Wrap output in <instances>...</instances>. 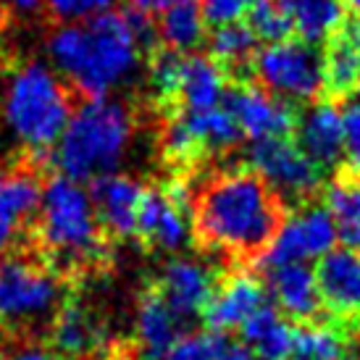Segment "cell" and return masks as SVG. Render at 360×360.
Masks as SVG:
<instances>
[{
    "instance_id": "6da1fadb",
    "label": "cell",
    "mask_w": 360,
    "mask_h": 360,
    "mask_svg": "<svg viewBox=\"0 0 360 360\" xmlns=\"http://www.w3.org/2000/svg\"><path fill=\"white\" fill-rule=\"evenodd\" d=\"M287 219V208L250 169L210 176L192 192V234L205 250L234 260H255Z\"/></svg>"
},
{
    "instance_id": "7a4b0ae2",
    "label": "cell",
    "mask_w": 360,
    "mask_h": 360,
    "mask_svg": "<svg viewBox=\"0 0 360 360\" xmlns=\"http://www.w3.org/2000/svg\"><path fill=\"white\" fill-rule=\"evenodd\" d=\"M48 53L74 95L87 101L108 98L137 74L142 58H150L124 11H108L82 24H60L48 37Z\"/></svg>"
},
{
    "instance_id": "3957f363",
    "label": "cell",
    "mask_w": 360,
    "mask_h": 360,
    "mask_svg": "<svg viewBox=\"0 0 360 360\" xmlns=\"http://www.w3.org/2000/svg\"><path fill=\"white\" fill-rule=\"evenodd\" d=\"M30 250L37 252L69 287L90 271L103 269L108 237L98 221L90 192L66 176L45 181Z\"/></svg>"
},
{
    "instance_id": "277c9868",
    "label": "cell",
    "mask_w": 360,
    "mask_h": 360,
    "mask_svg": "<svg viewBox=\"0 0 360 360\" xmlns=\"http://www.w3.org/2000/svg\"><path fill=\"white\" fill-rule=\"evenodd\" d=\"M77 95L42 60H24L6 71L0 116L24 155L48 160L77 108Z\"/></svg>"
},
{
    "instance_id": "5b68a950",
    "label": "cell",
    "mask_w": 360,
    "mask_h": 360,
    "mask_svg": "<svg viewBox=\"0 0 360 360\" xmlns=\"http://www.w3.org/2000/svg\"><path fill=\"white\" fill-rule=\"evenodd\" d=\"M134 134V113L129 105L110 98L79 103L71 113L56 148L60 176L95 181L119 169Z\"/></svg>"
},
{
    "instance_id": "8992f818",
    "label": "cell",
    "mask_w": 360,
    "mask_h": 360,
    "mask_svg": "<svg viewBox=\"0 0 360 360\" xmlns=\"http://www.w3.org/2000/svg\"><path fill=\"white\" fill-rule=\"evenodd\" d=\"M69 297V284L30 248L0 258V334L48 337Z\"/></svg>"
},
{
    "instance_id": "52a82bcc",
    "label": "cell",
    "mask_w": 360,
    "mask_h": 360,
    "mask_svg": "<svg viewBox=\"0 0 360 360\" xmlns=\"http://www.w3.org/2000/svg\"><path fill=\"white\" fill-rule=\"evenodd\" d=\"M258 87L279 101H316L323 92V56L300 40H281L266 45L252 58Z\"/></svg>"
},
{
    "instance_id": "ba28073f",
    "label": "cell",
    "mask_w": 360,
    "mask_h": 360,
    "mask_svg": "<svg viewBox=\"0 0 360 360\" xmlns=\"http://www.w3.org/2000/svg\"><path fill=\"white\" fill-rule=\"evenodd\" d=\"M45 160L16 155L0 166V255L30 248L42 198Z\"/></svg>"
},
{
    "instance_id": "9c48e42d",
    "label": "cell",
    "mask_w": 360,
    "mask_h": 360,
    "mask_svg": "<svg viewBox=\"0 0 360 360\" xmlns=\"http://www.w3.org/2000/svg\"><path fill=\"white\" fill-rule=\"evenodd\" d=\"M248 160H250L248 169L255 171L279 195L284 205L310 200L321 187V169L290 137L252 142Z\"/></svg>"
},
{
    "instance_id": "30bf717a",
    "label": "cell",
    "mask_w": 360,
    "mask_h": 360,
    "mask_svg": "<svg viewBox=\"0 0 360 360\" xmlns=\"http://www.w3.org/2000/svg\"><path fill=\"white\" fill-rule=\"evenodd\" d=\"M337 245V229L329 210L323 205H305L297 213L284 219L279 231L274 234L269 248L260 252V269H279L292 263H305L313 258H323Z\"/></svg>"
},
{
    "instance_id": "8fae6325",
    "label": "cell",
    "mask_w": 360,
    "mask_h": 360,
    "mask_svg": "<svg viewBox=\"0 0 360 360\" xmlns=\"http://www.w3.org/2000/svg\"><path fill=\"white\" fill-rule=\"evenodd\" d=\"M224 108L237 121L242 137H250L252 142L287 140L297 127V116L287 103L250 82L226 87Z\"/></svg>"
},
{
    "instance_id": "7c38bea8",
    "label": "cell",
    "mask_w": 360,
    "mask_h": 360,
    "mask_svg": "<svg viewBox=\"0 0 360 360\" xmlns=\"http://www.w3.org/2000/svg\"><path fill=\"white\" fill-rule=\"evenodd\" d=\"M190 205L171 195L169 187H145L137 208V231L142 245L153 250L176 252L190 242Z\"/></svg>"
},
{
    "instance_id": "4fadbf2b",
    "label": "cell",
    "mask_w": 360,
    "mask_h": 360,
    "mask_svg": "<svg viewBox=\"0 0 360 360\" xmlns=\"http://www.w3.org/2000/svg\"><path fill=\"white\" fill-rule=\"evenodd\" d=\"M216 284L219 281L208 266H202L198 260L176 258L163 266L160 276L153 281V290L163 297V302L181 323H187L190 319L202 316Z\"/></svg>"
},
{
    "instance_id": "5bb4252c",
    "label": "cell",
    "mask_w": 360,
    "mask_h": 360,
    "mask_svg": "<svg viewBox=\"0 0 360 360\" xmlns=\"http://www.w3.org/2000/svg\"><path fill=\"white\" fill-rule=\"evenodd\" d=\"M56 355L66 358H90V355H103L108 358L113 352V337L103 326L98 316L77 297H69L58 310L48 331Z\"/></svg>"
},
{
    "instance_id": "9a60e30c",
    "label": "cell",
    "mask_w": 360,
    "mask_h": 360,
    "mask_svg": "<svg viewBox=\"0 0 360 360\" xmlns=\"http://www.w3.org/2000/svg\"><path fill=\"white\" fill-rule=\"evenodd\" d=\"M319 284L321 308H326L334 319H360V252L334 250L326 252L313 269Z\"/></svg>"
},
{
    "instance_id": "2e32d148",
    "label": "cell",
    "mask_w": 360,
    "mask_h": 360,
    "mask_svg": "<svg viewBox=\"0 0 360 360\" xmlns=\"http://www.w3.org/2000/svg\"><path fill=\"white\" fill-rule=\"evenodd\" d=\"M266 305V287L248 271H231L216 284L213 297L202 310V321L213 334L240 329L252 313Z\"/></svg>"
},
{
    "instance_id": "e0dca14e",
    "label": "cell",
    "mask_w": 360,
    "mask_h": 360,
    "mask_svg": "<svg viewBox=\"0 0 360 360\" xmlns=\"http://www.w3.org/2000/svg\"><path fill=\"white\" fill-rule=\"evenodd\" d=\"M140 181L129 176H101L92 181L90 200L108 240H129L137 231V208L142 198Z\"/></svg>"
},
{
    "instance_id": "ac0fdd59",
    "label": "cell",
    "mask_w": 360,
    "mask_h": 360,
    "mask_svg": "<svg viewBox=\"0 0 360 360\" xmlns=\"http://www.w3.org/2000/svg\"><path fill=\"white\" fill-rule=\"evenodd\" d=\"M297 145L321 171L334 169L345 150L342 110L331 101L313 103L297 119Z\"/></svg>"
},
{
    "instance_id": "d6986e66",
    "label": "cell",
    "mask_w": 360,
    "mask_h": 360,
    "mask_svg": "<svg viewBox=\"0 0 360 360\" xmlns=\"http://www.w3.org/2000/svg\"><path fill=\"white\" fill-rule=\"evenodd\" d=\"M266 284L274 297V308L279 310L287 321L297 323H316V316L321 310L319 284L316 274L305 263H292L279 269L266 271Z\"/></svg>"
},
{
    "instance_id": "ffe728a7",
    "label": "cell",
    "mask_w": 360,
    "mask_h": 360,
    "mask_svg": "<svg viewBox=\"0 0 360 360\" xmlns=\"http://www.w3.org/2000/svg\"><path fill=\"white\" fill-rule=\"evenodd\" d=\"M323 56V90L331 101L350 98L360 87V21H345L326 42Z\"/></svg>"
},
{
    "instance_id": "44dd1931",
    "label": "cell",
    "mask_w": 360,
    "mask_h": 360,
    "mask_svg": "<svg viewBox=\"0 0 360 360\" xmlns=\"http://www.w3.org/2000/svg\"><path fill=\"white\" fill-rule=\"evenodd\" d=\"M224 92L226 71L208 56H190L181 60L176 101L171 110H213L224 105Z\"/></svg>"
},
{
    "instance_id": "7402d4cb",
    "label": "cell",
    "mask_w": 360,
    "mask_h": 360,
    "mask_svg": "<svg viewBox=\"0 0 360 360\" xmlns=\"http://www.w3.org/2000/svg\"><path fill=\"white\" fill-rule=\"evenodd\" d=\"M181 326L184 323L171 313L163 297L153 290V284L142 292L137 302V319H134V337L140 342L145 360L158 358L163 350H169L181 337Z\"/></svg>"
},
{
    "instance_id": "603a6c76",
    "label": "cell",
    "mask_w": 360,
    "mask_h": 360,
    "mask_svg": "<svg viewBox=\"0 0 360 360\" xmlns=\"http://www.w3.org/2000/svg\"><path fill=\"white\" fill-rule=\"evenodd\" d=\"M242 345L258 360H290L295 350V326L274 305H263L240 326Z\"/></svg>"
},
{
    "instance_id": "cb8c5ba5",
    "label": "cell",
    "mask_w": 360,
    "mask_h": 360,
    "mask_svg": "<svg viewBox=\"0 0 360 360\" xmlns=\"http://www.w3.org/2000/svg\"><path fill=\"white\" fill-rule=\"evenodd\" d=\"M290 16L292 34L300 42L319 45L329 42L345 24V6L342 0H281Z\"/></svg>"
},
{
    "instance_id": "d4e9b609",
    "label": "cell",
    "mask_w": 360,
    "mask_h": 360,
    "mask_svg": "<svg viewBox=\"0 0 360 360\" xmlns=\"http://www.w3.org/2000/svg\"><path fill=\"white\" fill-rule=\"evenodd\" d=\"M155 32L163 48L174 53L200 48L205 40V19H202L200 0H169L166 8L160 11Z\"/></svg>"
},
{
    "instance_id": "484cf974",
    "label": "cell",
    "mask_w": 360,
    "mask_h": 360,
    "mask_svg": "<svg viewBox=\"0 0 360 360\" xmlns=\"http://www.w3.org/2000/svg\"><path fill=\"white\" fill-rule=\"evenodd\" d=\"M334 229H337V242L342 248L360 252V179L342 171L334 176L326 187V205Z\"/></svg>"
},
{
    "instance_id": "4316f807",
    "label": "cell",
    "mask_w": 360,
    "mask_h": 360,
    "mask_svg": "<svg viewBox=\"0 0 360 360\" xmlns=\"http://www.w3.org/2000/svg\"><path fill=\"white\" fill-rule=\"evenodd\" d=\"M171 113L187 127L202 155L229 150L242 140L237 121L231 119V113L224 105L213 110H171Z\"/></svg>"
},
{
    "instance_id": "83f0119b",
    "label": "cell",
    "mask_w": 360,
    "mask_h": 360,
    "mask_svg": "<svg viewBox=\"0 0 360 360\" xmlns=\"http://www.w3.org/2000/svg\"><path fill=\"white\" fill-rule=\"evenodd\" d=\"M210 58L226 71L231 66H248L252 63L255 53H258V37L252 34L248 24H226V27H216L210 34Z\"/></svg>"
},
{
    "instance_id": "f1b7e54d",
    "label": "cell",
    "mask_w": 360,
    "mask_h": 360,
    "mask_svg": "<svg viewBox=\"0 0 360 360\" xmlns=\"http://www.w3.org/2000/svg\"><path fill=\"white\" fill-rule=\"evenodd\" d=\"M292 355L300 360H345L347 342L340 329L326 323H302L295 326V350Z\"/></svg>"
},
{
    "instance_id": "f546056e",
    "label": "cell",
    "mask_w": 360,
    "mask_h": 360,
    "mask_svg": "<svg viewBox=\"0 0 360 360\" xmlns=\"http://www.w3.org/2000/svg\"><path fill=\"white\" fill-rule=\"evenodd\" d=\"M248 19H250L248 27L258 37V42L274 45V42L290 40V16H287L281 0H258L250 13H248Z\"/></svg>"
},
{
    "instance_id": "4dcf8cb0",
    "label": "cell",
    "mask_w": 360,
    "mask_h": 360,
    "mask_svg": "<svg viewBox=\"0 0 360 360\" xmlns=\"http://www.w3.org/2000/svg\"><path fill=\"white\" fill-rule=\"evenodd\" d=\"M224 345H226L224 337H221V334H213V331L181 334L169 350H163L158 358H153V360H216Z\"/></svg>"
},
{
    "instance_id": "1f68e13d",
    "label": "cell",
    "mask_w": 360,
    "mask_h": 360,
    "mask_svg": "<svg viewBox=\"0 0 360 360\" xmlns=\"http://www.w3.org/2000/svg\"><path fill=\"white\" fill-rule=\"evenodd\" d=\"M116 0H45L53 19L60 24H77V21L95 19L101 13H108Z\"/></svg>"
},
{
    "instance_id": "d6a6232c",
    "label": "cell",
    "mask_w": 360,
    "mask_h": 360,
    "mask_svg": "<svg viewBox=\"0 0 360 360\" xmlns=\"http://www.w3.org/2000/svg\"><path fill=\"white\" fill-rule=\"evenodd\" d=\"M342 127H345V174L358 176L360 179V103H347V108L342 110Z\"/></svg>"
},
{
    "instance_id": "836d02e7",
    "label": "cell",
    "mask_w": 360,
    "mask_h": 360,
    "mask_svg": "<svg viewBox=\"0 0 360 360\" xmlns=\"http://www.w3.org/2000/svg\"><path fill=\"white\" fill-rule=\"evenodd\" d=\"M258 0H200L202 19L210 27H226V24H240L252 11Z\"/></svg>"
},
{
    "instance_id": "e575fe53",
    "label": "cell",
    "mask_w": 360,
    "mask_h": 360,
    "mask_svg": "<svg viewBox=\"0 0 360 360\" xmlns=\"http://www.w3.org/2000/svg\"><path fill=\"white\" fill-rule=\"evenodd\" d=\"M45 6V0H0V8L6 13H19V16H32Z\"/></svg>"
},
{
    "instance_id": "d590c367",
    "label": "cell",
    "mask_w": 360,
    "mask_h": 360,
    "mask_svg": "<svg viewBox=\"0 0 360 360\" xmlns=\"http://www.w3.org/2000/svg\"><path fill=\"white\" fill-rule=\"evenodd\" d=\"M216 360H258V358H255L245 345H229V342H226V345L221 347Z\"/></svg>"
},
{
    "instance_id": "8d00e7d4",
    "label": "cell",
    "mask_w": 360,
    "mask_h": 360,
    "mask_svg": "<svg viewBox=\"0 0 360 360\" xmlns=\"http://www.w3.org/2000/svg\"><path fill=\"white\" fill-rule=\"evenodd\" d=\"M8 360H60V358L51 350H42V347H24V350L13 352Z\"/></svg>"
},
{
    "instance_id": "74e56055",
    "label": "cell",
    "mask_w": 360,
    "mask_h": 360,
    "mask_svg": "<svg viewBox=\"0 0 360 360\" xmlns=\"http://www.w3.org/2000/svg\"><path fill=\"white\" fill-rule=\"evenodd\" d=\"M166 3H169V0H129V8L140 11L145 16H150V13H160V11L166 8Z\"/></svg>"
},
{
    "instance_id": "f35d334b",
    "label": "cell",
    "mask_w": 360,
    "mask_h": 360,
    "mask_svg": "<svg viewBox=\"0 0 360 360\" xmlns=\"http://www.w3.org/2000/svg\"><path fill=\"white\" fill-rule=\"evenodd\" d=\"M342 6L347 11H352V16L360 21V0H342Z\"/></svg>"
},
{
    "instance_id": "ab89813d",
    "label": "cell",
    "mask_w": 360,
    "mask_h": 360,
    "mask_svg": "<svg viewBox=\"0 0 360 360\" xmlns=\"http://www.w3.org/2000/svg\"><path fill=\"white\" fill-rule=\"evenodd\" d=\"M350 101H352V103H360V87L350 95Z\"/></svg>"
},
{
    "instance_id": "60d3db41",
    "label": "cell",
    "mask_w": 360,
    "mask_h": 360,
    "mask_svg": "<svg viewBox=\"0 0 360 360\" xmlns=\"http://www.w3.org/2000/svg\"><path fill=\"white\" fill-rule=\"evenodd\" d=\"M6 16H8V13H6V11L0 8V19H6Z\"/></svg>"
},
{
    "instance_id": "b9f144b4",
    "label": "cell",
    "mask_w": 360,
    "mask_h": 360,
    "mask_svg": "<svg viewBox=\"0 0 360 360\" xmlns=\"http://www.w3.org/2000/svg\"><path fill=\"white\" fill-rule=\"evenodd\" d=\"M295 360H300V358H295Z\"/></svg>"
}]
</instances>
